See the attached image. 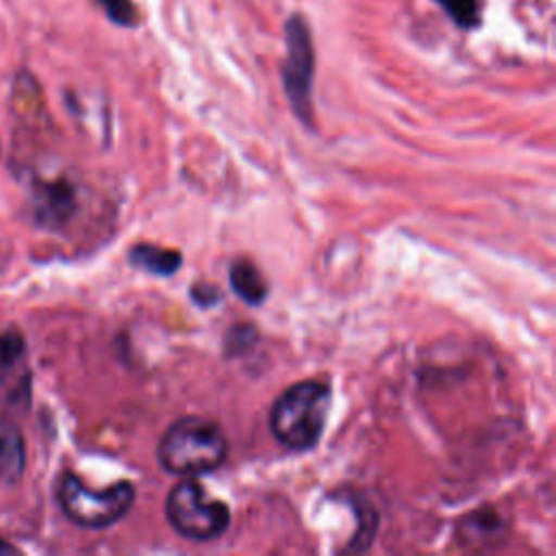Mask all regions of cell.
Segmentation results:
<instances>
[{
	"mask_svg": "<svg viewBox=\"0 0 556 556\" xmlns=\"http://www.w3.org/2000/svg\"><path fill=\"white\" fill-rule=\"evenodd\" d=\"M165 513L172 528L191 541H211L226 532L230 523V510L222 500L204 493L202 484L191 478L172 486Z\"/></svg>",
	"mask_w": 556,
	"mask_h": 556,
	"instance_id": "4",
	"label": "cell"
},
{
	"mask_svg": "<svg viewBox=\"0 0 556 556\" xmlns=\"http://www.w3.org/2000/svg\"><path fill=\"white\" fill-rule=\"evenodd\" d=\"M330 408V389L317 380H302L285 389L269 413L274 437L293 452L317 445Z\"/></svg>",
	"mask_w": 556,
	"mask_h": 556,
	"instance_id": "2",
	"label": "cell"
},
{
	"mask_svg": "<svg viewBox=\"0 0 556 556\" xmlns=\"http://www.w3.org/2000/svg\"><path fill=\"white\" fill-rule=\"evenodd\" d=\"M224 430L198 415H187L174 421L159 441L156 456L165 471L193 478L215 471L226 460Z\"/></svg>",
	"mask_w": 556,
	"mask_h": 556,
	"instance_id": "1",
	"label": "cell"
},
{
	"mask_svg": "<svg viewBox=\"0 0 556 556\" xmlns=\"http://www.w3.org/2000/svg\"><path fill=\"white\" fill-rule=\"evenodd\" d=\"M189 293H191V298H193L200 306H211V304H215V302L222 298L219 289L213 287V285H195Z\"/></svg>",
	"mask_w": 556,
	"mask_h": 556,
	"instance_id": "12",
	"label": "cell"
},
{
	"mask_svg": "<svg viewBox=\"0 0 556 556\" xmlns=\"http://www.w3.org/2000/svg\"><path fill=\"white\" fill-rule=\"evenodd\" d=\"M59 502L74 523L83 528H106L130 510L135 486L122 480L104 491H93L78 476L65 473L59 484Z\"/></svg>",
	"mask_w": 556,
	"mask_h": 556,
	"instance_id": "3",
	"label": "cell"
},
{
	"mask_svg": "<svg viewBox=\"0 0 556 556\" xmlns=\"http://www.w3.org/2000/svg\"><path fill=\"white\" fill-rule=\"evenodd\" d=\"M230 287L248 304H261L267 295V282L263 274L248 258H239L230 265Z\"/></svg>",
	"mask_w": 556,
	"mask_h": 556,
	"instance_id": "7",
	"label": "cell"
},
{
	"mask_svg": "<svg viewBox=\"0 0 556 556\" xmlns=\"http://www.w3.org/2000/svg\"><path fill=\"white\" fill-rule=\"evenodd\" d=\"M111 22L119 26H135L137 24V9L130 0H96Z\"/></svg>",
	"mask_w": 556,
	"mask_h": 556,
	"instance_id": "10",
	"label": "cell"
},
{
	"mask_svg": "<svg viewBox=\"0 0 556 556\" xmlns=\"http://www.w3.org/2000/svg\"><path fill=\"white\" fill-rule=\"evenodd\" d=\"M285 37H287V59L282 65V85L293 111L304 122H308L315 52H313V41H311V30L306 20L293 13L285 24Z\"/></svg>",
	"mask_w": 556,
	"mask_h": 556,
	"instance_id": "5",
	"label": "cell"
},
{
	"mask_svg": "<svg viewBox=\"0 0 556 556\" xmlns=\"http://www.w3.org/2000/svg\"><path fill=\"white\" fill-rule=\"evenodd\" d=\"M26 467V450H24V437L20 426L7 417L0 415V480L2 482H17Z\"/></svg>",
	"mask_w": 556,
	"mask_h": 556,
	"instance_id": "6",
	"label": "cell"
},
{
	"mask_svg": "<svg viewBox=\"0 0 556 556\" xmlns=\"http://www.w3.org/2000/svg\"><path fill=\"white\" fill-rule=\"evenodd\" d=\"M130 263L154 276H172L180 267V254L176 250L137 243L130 250Z\"/></svg>",
	"mask_w": 556,
	"mask_h": 556,
	"instance_id": "8",
	"label": "cell"
},
{
	"mask_svg": "<svg viewBox=\"0 0 556 556\" xmlns=\"http://www.w3.org/2000/svg\"><path fill=\"white\" fill-rule=\"evenodd\" d=\"M9 554H17V549L4 541H0V556H9Z\"/></svg>",
	"mask_w": 556,
	"mask_h": 556,
	"instance_id": "13",
	"label": "cell"
},
{
	"mask_svg": "<svg viewBox=\"0 0 556 556\" xmlns=\"http://www.w3.org/2000/svg\"><path fill=\"white\" fill-rule=\"evenodd\" d=\"M437 2L463 28H471L480 20V0H437Z\"/></svg>",
	"mask_w": 556,
	"mask_h": 556,
	"instance_id": "9",
	"label": "cell"
},
{
	"mask_svg": "<svg viewBox=\"0 0 556 556\" xmlns=\"http://www.w3.org/2000/svg\"><path fill=\"white\" fill-rule=\"evenodd\" d=\"M24 356V339L20 332L9 330L0 334V369L13 367Z\"/></svg>",
	"mask_w": 556,
	"mask_h": 556,
	"instance_id": "11",
	"label": "cell"
}]
</instances>
